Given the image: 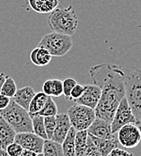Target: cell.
I'll return each instance as SVG.
<instances>
[{
  "instance_id": "cell-1",
  "label": "cell",
  "mask_w": 141,
  "mask_h": 156,
  "mask_svg": "<svg viewBox=\"0 0 141 156\" xmlns=\"http://www.w3.org/2000/svg\"><path fill=\"white\" fill-rule=\"evenodd\" d=\"M93 83L100 87L101 98L94 109L97 118L111 122L121 101L125 97V73L121 66L103 63L89 69Z\"/></svg>"
},
{
  "instance_id": "cell-2",
  "label": "cell",
  "mask_w": 141,
  "mask_h": 156,
  "mask_svg": "<svg viewBox=\"0 0 141 156\" xmlns=\"http://www.w3.org/2000/svg\"><path fill=\"white\" fill-rule=\"evenodd\" d=\"M49 29L54 32L73 36L78 27V17L72 5L67 7H57L48 17Z\"/></svg>"
},
{
  "instance_id": "cell-3",
  "label": "cell",
  "mask_w": 141,
  "mask_h": 156,
  "mask_svg": "<svg viewBox=\"0 0 141 156\" xmlns=\"http://www.w3.org/2000/svg\"><path fill=\"white\" fill-rule=\"evenodd\" d=\"M0 117H2L16 133L32 132L31 118L28 110L18 105L12 99L9 105L0 110Z\"/></svg>"
},
{
  "instance_id": "cell-4",
  "label": "cell",
  "mask_w": 141,
  "mask_h": 156,
  "mask_svg": "<svg viewBox=\"0 0 141 156\" xmlns=\"http://www.w3.org/2000/svg\"><path fill=\"white\" fill-rule=\"evenodd\" d=\"M124 85L126 99L139 124L141 120V68H136L127 75L125 74Z\"/></svg>"
},
{
  "instance_id": "cell-5",
  "label": "cell",
  "mask_w": 141,
  "mask_h": 156,
  "mask_svg": "<svg viewBox=\"0 0 141 156\" xmlns=\"http://www.w3.org/2000/svg\"><path fill=\"white\" fill-rule=\"evenodd\" d=\"M38 46L46 48L52 57H62L72 48L73 41L71 36L52 31L42 37Z\"/></svg>"
},
{
  "instance_id": "cell-6",
  "label": "cell",
  "mask_w": 141,
  "mask_h": 156,
  "mask_svg": "<svg viewBox=\"0 0 141 156\" xmlns=\"http://www.w3.org/2000/svg\"><path fill=\"white\" fill-rule=\"evenodd\" d=\"M67 114L68 115L71 126L77 131L87 130L96 119L94 109L77 103L68 109Z\"/></svg>"
},
{
  "instance_id": "cell-7",
  "label": "cell",
  "mask_w": 141,
  "mask_h": 156,
  "mask_svg": "<svg viewBox=\"0 0 141 156\" xmlns=\"http://www.w3.org/2000/svg\"><path fill=\"white\" fill-rule=\"evenodd\" d=\"M127 124L139 125V122L135 115L133 114L132 109L130 108L126 97H124L121 101L118 108L116 109V112L113 116L112 121L110 122L111 132L113 134H117L119 129Z\"/></svg>"
},
{
  "instance_id": "cell-8",
  "label": "cell",
  "mask_w": 141,
  "mask_h": 156,
  "mask_svg": "<svg viewBox=\"0 0 141 156\" xmlns=\"http://www.w3.org/2000/svg\"><path fill=\"white\" fill-rule=\"evenodd\" d=\"M117 138L121 146L125 148H134L140 144V129L136 124H127L119 129Z\"/></svg>"
},
{
  "instance_id": "cell-9",
  "label": "cell",
  "mask_w": 141,
  "mask_h": 156,
  "mask_svg": "<svg viewBox=\"0 0 141 156\" xmlns=\"http://www.w3.org/2000/svg\"><path fill=\"white\" fill-rule=\"evenodd\" d=\"M15 143L20 144L24 149L30 150L36 154H42L44 139L35 135L33 132L16 133Z\"/></svg>"
},
{
  "instance_id": "cell-10",
  "label": "cell",
  "mask_w": 141,
  "mask_h": 156,
  "mask_svg": "<svg viewBox=\"0 0 141 156\" xmlns=\"http://www.w3.org/2000/svg\"><path fill=\"white\" fill-rule=\"evenodd\" d=\"M101 98V89L95 84H86L85 85V90L83 94L78 99L74 100L77 104L84 105L95 109Z\"/></svg>"
},
{
  "instance_id": "cell-11",
  "label": "cell",
  "mask_w": 141,
  "mask_h": 156,
  "mask_svg": "<svg viewBox=\"0 0 141 156\" xmlns=\"http://www.w3.org/2000/svg\"><path fill=\"white\" fill-rule=\"evenodd\" d=\"M87 133L102 139H110L115 136V134L111 132L110 122H107L97 117L92 125L87 128Z\"/></svg>"
},
{
  "instance_id": "cell-12",
  "label": "cell",
  "mask_w": 141,
  "mask_h": 156,
  "mask_svg": "<svg viewBox=\"0 0 141 156\" xmlns=\"http://www.w3.org/2000/svg\"><path fill=\"white\" fill-rule=\"evenodd\" d=\"M71 123L67 113L57 114L56 116V126L52 136V140L56 141L60 144H62L67 134L71 128Z\"/></svg>"
},
{
  "instance_id": "cell-13",
  "label": "cell",
  "mask_w": 141,
  "mask_h": 156,
  "mask_svg": "<svg viewBox=\"0 0 141 156\" xmlns=\"http://www.w3.org/2000/svg\"><path fill=\"white\" fill-rule=\"evenodd\" d=\"M16 132L2 117H0V147L6 149V147L15 142Z\"/></svg>"
},
{
  "instance_id": "cell-14",
  "label": "cell",
  "mask_w": 141,
  "mask_h": 156,
  "mask_svg": "<svg viewBox=\"0 0 141 156\" xmlns=\"http://www.w3.org/2000/svg\"><path fill=\"white\" fill-rule=\"evenodd\" d=\"M35 91L31 86H25L21 89H17L16 94L13 98H11L18 105L23 107L24 109L28 110L30 103L32 98L35 95Z\"/></svg>"
},
{
  "instance_id": "cell-15",
  "label": "cell",
  "mask_w": 141,
  "mask_h": 156,
  "mask_svg": "<svg viewBox=\"0 0 141 156\" xmlns=\"http://www.w3.org/2000/svg\"><path fill=\"white\" fill-rule=\"evenodd\" d=\"M31 9L38 14H49L59 6V0H28Z\"/></svg>"
},
{
  "instance_id": "cell-16",
  "label": "cell",
  "mask_w": 141,
  "mask_h": 156,
  "mask_svg": "<svg viewBox=\"0 0 141 156\" xmlns=\"http://www.w3.org/2000/svg\"><path fill=\"white\" fill-rule=\"evenodd\" d=\"M30 58L33 65L42 67L46 66L50 63L52 59V56L46 48L37 46L31 50Z\"/></svg>"
},
{
  "instance_id": "cell-17",
  "label": "cell",
  "mask_w": 141,
  "mask_h": 156,
  "mask_svg": "<svg viewBox=\"0 0 141 156\" xmlns=\"http://www.w3.org/2000/svg\"><path fill=\"white\" fill-rule=\"evenodd\" d=\"M88 135L91 136L92 140L94 141V143L97 146L102 156H107L112 149L118 147L120 144L116 135L110 139H102V138H98L96 136H94L90 134H88Z\"/></svg>"
},
{
  "instance_id": "cell-18",
  "label": "cell",
  "mask_w": 141,
  "mask_h": 156,
  "mask_svg": "<svg viewBox=\"0 0 141 156\" xmlns=\"http://www.w3.org/2000/svg\"><path fill=\"white\" fill-rule=\"evenodd\" d=\"M42 92L48 96L60 97L63 95V82L60 79H49L43 83Z\"/></svg>"
},
{
  "instance_id": "cell-19",
  "label": "cell",
  "mask_w": 141,
  "mask_h": 156,
  "mask_svg": "<svg viewBox=\"0 0 141 156\" xmlns=\"http://www.w3.org/2000/svg\"><path fill=\"white\" fill-rule=\"evenodd\" d=\"M77 130L71 126L68 133L67 134L65 139L62 142V148L64 156H76V146H75V139H76Z\"/></svg>"
},
{
  "instance_id": "cell-20",
  "label": "cell",
  "mask_w": 141,
  "mask_h": 156,
  "mask_svg": "<svg viewBox=\"0 0 141 156\" xmlns=\"http://www.w3.org/2000/svg\"><path fill=\"white\" fill-rule=\"evenodd\" d=\"M48 97L49 96L46 94H44L43 92L35 94L34 97L31 100V103H30L29 109H28V112H29L31 118L33 116H36L38 114V112H40L42 109L47 101Z\"/></svg>"
},
{
  "instance_id": "cell-21",
  "label": "cell",
  "mask_w": 141,
  "mask_h": 156,
  "mask_svg": "<svg viewBox=\"0 0 141 156\" xmlns=\"http://www.w3.org/2000/svg\"><path fill=\"white\" fill-rule=\"evenodd\" d=\"M42 154L44 156H64L62 144L52 139L44 140Z\"/></svg>"
},
{
  "instance_id": "cell-22",
  "label": "cell",
  "mask_w": 141,
  "mask_h": 156,
  "mask_svg": "<svg viewBox=\"0 0 141 156\" xmlns=\"http://www.w3.org/2000/svg\"><path fill=\"white\" fill-rule=\"evenodd\" d=\"M87 130L77 131L76 139H75V146H76V156H83L85 149L87 144Z\"/></svg>"
},
{
  "instance_id": "cell-23",
  "label": "cell",
  "mask_w": 141,
  "mask_h": 156,
  "mask_svg": "<svg viewBox=\"0 0 141 156\" xmlns=\"http://www.w3.org/2000/svg\"><path fill=\"white\" fill-rule=\"evenodd\" d=\"M31 123H32V132L38 136L43 138L44 140L48 139L47 134L45 131V125H44V117L33 116L31 117Z\"/></svg>"
},
{
  "instance_id": "cell-24",
  "label": "cell",
  "mask_w": 141,
  "mask_h": 156,
  "mask_svg": "<svg viewBox=\"0 0 141 156\" xmlns=\"http://www.w3.org/2000/svg\"><path fill=\"white\" fill-rule=\"evenodd\" d=\"M57 114H58V106L54 101L53 98L51 96H49L44 107L40 112H38L36 116L51 117V116H57Z\"/></svg>"
},
{
  "instance_id": "cell-25",
  "label": "cell",
  "mask_w": 141,
  "mask_h": 156,
  "mask_svg": "<svg viewBox=\"0 0 141 156\" xmlns=\"http://www.w3.org/2000/svg\"><path fill=\"white\" fill-rule=\"evenodd\" d=\"M16 91H17V87L15 80L10 76H7L2 86L0 94H4L9 98H13L16 94Z\"/></svg>"
},
{
  "instance_id": "cell-26",
  "label": "cell",
  "mask_w": 141,
  "mask_h": 156,
  "mask_svg": "<svg viewBox=\"0 0 141 156\" xmlns=\"http://www.w3.org/2000/svg\"><path fill=\"white\" fill-rule=\"evenodd\" d=\"M44 125L48 139H51L56 126V116L44 117Z\"/></svg>"
},
{
  "instance_id": "cell-27",
  "label": "cell",
  "mask_w": 141,
  "mask_h": 156,
  "mask_svg": "<svg viewBox=\"0 0 141 156\" xmlns=\"http://www.w3.org/2000/svg\"><path fill=\"white\" fill-rule=\"evenodd\" d=\"M63 82V95L66 100L70 101V94L74 86L78 83L77 81L73 78H66Z\"/></svg>"
},
{
  "instance_id": "cell-28",
  "label": "cell",
  "mask_w": 141,
  "mask_h": 156,
  "mask_svg": "<svg viewBox=\"0 0 141 156\" xmlns=\"http://www.w3.org/2000/svg\"><path fill=\"white\" fill-rule=\"evenodd\" d=\"M5 150H6L7 154L10 156H20L22 152H23V150H24V148L20 144H18L14 142L13 144H9L6 147Z\"/></svg>"
},
{
  "instance_id": "cell-29",
  "label": "cell",
  "mask_w": 141,
  "mask_h": 156,
  "mask_svg": "<svg viewBox=\"0 0 141 156\" xmlns=\"http://www.w3.org/2000/svg\"><path fill=\"white\" fill-rule=\"evenodd\" d=\"M84 90H85V85L77 83L74 86V88L72 89V91H71V94H70V101H74V100L78 99L79 97L84 93Z\"/></svg>"
},
{
  "instance_id": "cell-30",
  "label": "cell",
  "mask_w": 141,
  "mask_h": 156,
  "mask_svg": "<svg viewBox=\"0 0 141 156\" xmlns=\"http://www.w3.org/2000/svg\"><path fill=\"white\" fill-rule=\"evenodd\" d=\"M107 156H133V154L131 153H129L128 151L116 147V148L112 149Z\"/></svg>"
},
{
  "instance_id": "cell-31",
  "label": "cell",
  "mask_w": 141,
  "mask_h": 156,
  "mask_svg": "<svg viewBox=\"0 0 141 156\" xmlns=\"http://www.w3.org/2000/svg\"><path fill=\"white\" fill-rule=\"evenodd\" d=\"M10 101H11V98L5 96L4 94H0V110L5 109L9 105Z\"/></svg>"
},
{
  "instance_id": "cell-32",
  "label": "cell",
  "mask_w": 141,
  "mask_h": 156,
  "mask_svg": "<svg viewBox=\"0 0 141 156\" xmlns=\"http://www.w3.org/2000/svg\"><path fill=\"white\" fill-rule=\"evenodd\" d=\"M37 154L36 153L32 152V151H30V150H26V149H24L21 155L20 156H35Z\"/></svg>"
},
{
  "instance_id": "cell-33",
  "label": "cell",
  "mask_w": 141,
  "mask_h": 156,
  "mask_svg": "<svg viewBox=\"0 0 141 156\" xmlns=\"http://www.w3.org/2000/svg\"><path fill=\"white\" fill-rule=\"evenodd\" d=\"M6 77H7V76L5 73H0V93H1L2 86H3V84H4Z\"/></svg>"
},
{
  "instance_id": "cell-34",
  "label": "cell",
  "mask_w": 141,
  "mask_h": 156,
  "mask_svg": "<svg viewBox=\"0 0 141 156\" xmlns=\"http://www.w3.org/2000/svg\"><path fill=\"white\" fill-rule=\"evenodd\" d=\"M0 156H10V155L7 154V152H6V150H5V149H3V148H1V147H0Z\"/></svg>"
},
{
  "instance_id": "cell-35",
  "label": "cell",
  "mask_w": 141,
  "mask_h": 156,
  "mask_svg": "<svg viewBox=\"0 0 141 156\" xmlns=\"http://www.w3.org/2000/svg\"><path fill=\"white\" fill-rule=\"evenodd\" d=\"M35 156H44V155H43V154L42 153V154H37Z\"/></svg>"
},
{
  "instance_id": "cell-36",
  "label": "cell",
  "mask_w": 141,
  "mask_h": 156,
  "mask_svg": "<svg viewBox=\"0 0 141 156\" xmlns=\"http://www.w3.org/2000/svg\"><path fill=\"white\" fill-rule=\"evenodd\" d=\"M139 129H140V131H141V120L139 121Z\"/></svg>"
}]
</instances>
